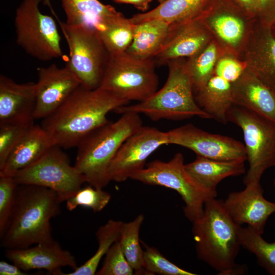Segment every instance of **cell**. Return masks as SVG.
<instances>
[{"instance_id":"cell-1","label":"cell","mask_w":275,"mask_h":275,"mask_svg":"<svg viewBox=\"0 0 275 275\" xmlns=\"http://www.w3.org/2000/svg\"><path fill=\"white\" fill-rule=\"evenodd\" d=\"M128 102L100 87L88 89L79 86L49 116L42 127L54 146L68 149L109 121L107 114Z\"/></svg>"},{"instance_id":"cell-2","label":"cell","mask_w":275,"mask_h":275,"mask_svg":"<svg viewBox=\"0 0 275 275\" xmlns=\"http://www.w3.org/2000/svg\"><path fill=\"white\" fill-rule=\"evenodd\" d=\"M62 202L46 187L18 185L14 206L1 236L6 249H20L53 240L50 220L60 212Z\"/></svg>"},{"instance_id":"cell-3","label":"cell","mask_w":275,"mask_h":275,"mask_svg":"<svg viewBox=\"0 0 275 275\" xmlns=\"http://www.w3.org/2000/svg\"><path fill=\"white\" fill-rule=\"evenodd\" d=\"M193 223L192 232L198 257L218 274H243L244 265L235 263L241 246L239 225L230 217L223 201H207L202 215Z\"/></svg>"},{"instance_id":"cell-4","label":"cell","mask_w":275,"mask_h":275,"mask_svg":"<svg viewBox=\"0 0 275 275\" xmlns=\"http://www.w3.org/2000/svg\"><path fill=\"white\" fill-rule=\"evenodd\" d=\"M143 126L140 114L127 112L87 135L77 145L74 166L86 182L103 188L110 182L108 170L125 141Z\"/></svg>"},{"instance_id":"cell-5","label":"cell","mask_w":275,"mask_h":275,"mask_svg":"<svg viewBox=\"0 0 275 275\" xmlns=\"http://www.w3.org/2000/svg\"><path fill=\"white\" fill-rule=\"evenodd\" d=\"M185 62V58L168 62V78L160 90L144 101L122 106L115 112L121 114L127 112L143 114L154 121L181 120L194 117L210 119L196 101Z\"/></svg>"},{"instance_id":"cell-6","label":"cell","mask_w":275,"mask_h":275,"mask_svg":"<svg viewBox=\"0 0 275 275\" xmlns=\"http://www.w3.org/2000/svg\"><path fill=\"white\" fill-rule=\"evenodd\" d=\"M130 179L175 190L184 203L185 216L191 222L202 215L205 203L217 196V191L205 188L187 172L181 153H177L168 161L155 160L148 163Z\"/></svg>"},{"instance_id":"cell-7","label":"cell","mask_w":275,"mask_h":275,"mask_svg":"<svg viewBox=\"0 0 275 275\" xmlns=\"http://www.w3.org/2000/svg\"><path fill=\"white\" fill-rule=\"evenodd\" d=\"M155 63L153 59H139L126 51L109 54L99 87L128 102L144 101L157 91Z\"/></svg>"},{"instance_id":"cell-8","label":"cell","mask_w":275,"mask_h":275,"mask_svg":"<svg viewBox=\"0 0 275 275\" xmlns=\"http://www.w3.org/2000/svg\"><path fill=\"white\" fill-rule=\"evenodd\" d=\"M228 122L241 128L249 169L243 183L260 181L264 172L275 165V123L245 108L233 105Z\"/></svg>"},{"instance_id":"cell-9","label":"cell","mask_w":275,"mask_h":275,"mask_svg":"<svg viewBox=\"0 0 275 275\" xmlns=\"http://www.w3.org/2000/svg\"><path fill=\"white\" fill-rule=\"evenodd\" d=\"M42 2L22 0L18 7L14 18L16 40L31 56L48 61L63 56L61 38L53 18L41 12Z\"/></svg>"},{"instance_id":"cell-10","label":"cell","mask_w":275,"mask_h":275,"mask_svg":"<svg viewBox=\"0 0 275 275\" xmlns=\"http://www.w3.org/2000/svg\"><path fill=\"white\" fill-rule=\"evenodd\" d=\"M196 17L208 30L224 54L238 58L246 45L256 19L233 0H208Z\"/></svg>"},{"instance_id":"cell-11","label":"cell","mask_w":275,"mask_h":275,"mask_svg":"<svg viewBox=\"0 0 275 275\" xmlns=\"http://www.w3.org/2000/svg\"><path fill=\"white\" fill-rule=\"evenodd\" d=\"M68 47L66 65L88 89L100 86L109 54L97 32L91 29L75 26L58 20Z\"/></svg>"},{"instance_id":"cell-12","label":"cell","mask_w":275,"mask_h":275,"mask_svg":"<svg viewBox=\"0 0 275 275\" xmlns=\"http://www.w3.org/2000/svg\"><path fill=\"white\" fill-rule=\"evenodd\" d=\"M18 185L48 188L56 192L61 201L73 197L86 182L61 148L53 146L38 161L17 172L13 177Z\"/></svg>"},{"instance_id":"cell-13","label":"cell","mask_w":275,"mask_h":275,"mask_svg":"<svg viewBox=\"0 0 275 275\" xmlns=\"http://www.w3.org/2000/svg\"><path fill=\"white\" fill-rule=\"evenodd\" d=\"M168 145L186 148L197 156L214 160H246L244 145L232 138L206 132L186 124L166 132Z\"/></svg>"},{"instance_id":"cell-14","label":"cell","mask_w":275,"mask_h":275,"mask_svg":"<svg viewBox=\"0 0 275 275\" xmlns=\"http://www.w3.org/2000/svg\"><path fill=\"white\" fill-rule=\"evenodd\" d=\"M168 145L166 132L142 126L122 144L108 170L110 180L121 182L145 167L148 158L159 147Z\"/></svg>"},{"instance_id":"cell-15","label":"cell","mask_w":275,"mask_h":275,"mask_svg":"<svg viewBox=\"0 0 275 275\" xmlns=\"http://www.w3.org/2000/svg\"><path fill=\"white\" fill-rule=\"evenodd\" d=\"M35 119H44L53 113L80 84L77 77L65 66L56 64L37 69Z\"/></svg>"},{"instance_id":"cell-16","label":"cell","mask_w":275,"mask_h":275,"mask_svg":"<svg viewBox=\"0 0 275 275\" xmlns=\"http://www.w3.org/2000/svg\"><path fill=\"white\" fill-rule=\"evenodd\" d=\"M245 185L242 190L230 193L223 201L224 206L237 225L245 224L262 235L268 217L275 213V203L264 198L260 181Z\"/></svg>"},{"instance_id":"cell-17","label":"cell","mask_w":275,"mask_h":275,"mask_svg":"<svg viewBox=\"0 0 275 275\" xmlns=\"http://www.w3.org/2000/svg\"><path fill=\"white\" fill-rule=\"evenodd\" d=\"M212 40L210 32L196 17L171 23L166 40L153 59L162 65L172 60L189 58Z\"/></svg>"},{"instance_id":"cell-18","label":"cell","mask_w":275,"mask_h":275,"mask_svg":"<svg viewBox=\"0 0 275 275\" xmlns=\"http://www.w3.org/2000/svg\"><path fill=\"white\" fill-rule=\"evenodd\" d=\"M239 59L248 70L275 92V36L270 26L256 19Z\"/></svg>"},{"instance_id":"cell-19","label":"cell","mask_w":275,"mask_h":275,"mask_svg":"<svg viewBox=\"0 0 275 275\" xmlns=\"http://www.w3.org/2000/svg\"><path fill=\"white\" fill-rule=\"evenodd\" d=\"M6 257L23 271L44 269L52 274L62 275L61 268L78 266L75 257L53 240L20 249H7Z\"/></svg>"},{"instance_id":"cell-20","label":"cell","mask_w":275,"mask_h":275,"mask_svg":"<svg viewBox=\"0 0 275 275\" xmlns=\"http://www.w3.org/2000/svg\"><path fill=\"white\" fill-rule=\"evenodd\" d=\"M36 83H17L0 76V123L35 120Z\"/></svg>"},{"instance_id":"cell-21","label":"cell","mask_w":275,"mask_h":275,"mask_svg":"<svg viewBox=\"0 0 275 275\" xmlns=\"http://www.w3.org/2000/svg\"><path fill=\"white\" fill-rule=\"evenodd\" d=\"M234 104L253 112L275 123V92L245 70L233 84Z\"/></svg>"},{"instance_id":"cell-22","label":"cell","mask_w":275,"mask_h":275,"mask_svg":"<svg viewBox=\"0 0 275 275\" xmlns=\"http://www.w3.org/2000/svg\"><path fill=\"white\" fill-rule=\"evenodd\" d=\"M53 145L49 136L40 125H34L9 154L0 176L13 177L19 171L40 159Z\"/></svg>"},{"instance_id":"cell-23","label":"cell","mask_w":275,"mask_h":275,"mask_svg":"<svg viewBox=\"0 0 275 275\" xmlns=\"http://www.w3.org/2000/svg\"><path fill=\"white\" fill-rule=\"evenodd\" d=\"M233 82L214 71L207 81L194 92L199 106L210 118L226 124L227 114L234 105Z\"/></svg>"},{"instance_id":"cell-24","label":"cell","mask_w":275,"mask_h":275,"mask_svg":"<svg viewBox=\"0 0 275 275\" xmlns=\"http://www.w3.org/2000/svg\"><path fill=\"white\" fill-rule=\"evenodd\" d=\"M245 161L214 160L197 156L192 162L185 164L187 172L200 184L217 191L218 184L231 176H238L245 172Z\"/></svg>"},{"instance_id":"cell-25","label":"cell","mask_w":275,"mask_h":275,"mask_svg":"<svg viewBox=\"0 0 275 275\" xmlns=\"http://www.w3.org/2000/svg\"><path fill=\"white\" fill-rule=\"evenodd\" d=\"M66 17V23L100 31L108 18L119 12L98 0H60Z\"/></svg>"},{"instance_id":"cell-26","label":"cell","mask_w":275,"mask_h":275,"mask_svg":"<svg viewBox=\"0 0 275 275\" xmlns=\"http://www.w3.org/2000/svg\"><path fill=\"white\" fill-rule=\"evenodd\" d=\"M170 26L158 19L134 24L133 39L125 51L139 59H153L162 47Z\"/></svg>"},{"instance_id":"cell-27","label":"cell","mask_w":275,"mask_h":275,"mask_svg":"<svg viewBox=\"0 0 275 275\" xmlns=\"http://www.w3.org/2000/svg\"><path fill=\"white\" fill-rule=\"evenodd\" d=\"M153 9L137 14L130 18L137 24L150 19H158L171 24L189 20L197 17L208 0H158Z\"/></svg>"},{"instance_id":"cell-28","label":"cell","mask_w":275,"mask_h":275,"mask_svg":"<svg viewBox=\"0 0 275 275\" xmlns=\"http://www.w3.org/2000/svg\"><path fill=\"white\" fill-rule=\"evenodd\" d=\"M134 24L120 12L108 19L97 34L109 54L125 51L132 42Z\"/></svg>"},{"instance_id":"cell-29","label":"cell","mask_w":275,"mask_h":275,"mask_svg":"<svg viewBox=\"0 0 275 275\" xmlns=\"http://www.w3.org/2000/svg\"><path fill=\"white\" fill-rule=\"evenodd\" d=\"M223 54L213 40L199 52L186 59L185 66L192 82L194 92L209 79L218 59Z\"/></svg>"},{"instance_id":"cell-30","label":"cell","mask_w":275,"mask_h":275,"mask_svg":"<svg viewBox=\"0 0 275 275\" xmlns=\"http://www.w3.org/2000/svg\"><path fill=\"white\" fill-rule=\"evenodd\" d=\"M122 223L120 221L109 219L100 226L96 233L98 246L95 254L73 271L68 273H63L62 275L95 274L102 258L105 256L112 245L119 240Z\"/></svg>"},{"instance_id":"cell-31","label":"cell","mask_w":275,"mask_h":275,"mask_svg":"<svg viewBox=\"0 0 275 275\" xmlns=\"http://www.w3.org/2000/svg\"><path fill=\"white\" fill-rule=\"evenodd\" d=\"M144 216L141 214L133 220L122 223L119 242L127 260L136 274L146 271L144 268V251L140 243L139 233Z\"/></svg>"},{"instance_id":"cell-32","label":"cell","mask_w":275,"mask_h":275,"mask_svg":"<svg viewBox=\"0 0 275 275\" xmlns=\"http://www.w3.org/2000/svg\"><path fill=\"white\" fill-rule=\"evenodd\" d=\"M241 246L254 254L259 264L270 274L275 275V241L268 242L250 226L239 228Z\"/></svg>"},{"instance_id":"cell-33","label":"cell","mask_w":275,"mask_h":275,"mask_svg":"<svg viewBox=\"0 0 275 275\" xmlns=\"http://www.w3.org/2000/svg\"><path fill=\"white\" fill-rule=\"evenodd\" d=\"M34 121L32 119L0 123V169L14 148L34 125Z\"/></svg>"},{"instance_id":"cell-34","label":"cell","mask_w":275,"mask_h":275,"mask_svg":"<svg viewBox=\"0 0 275 275\" xmlns=\"http://www.w3.org/2000/svg\"><path fill=\"white\" fill-rule=\"evenodd\" d=\"M111 195L103 188H97L91 185L80 188L71 198L67 200L66 208L72 211L78 206L91 209L94 212L102 211L108 204Z\"/></svg>"},{"instance_id":"cell-35","label":"cell","mask_w":275,"mask_h":275,"mask_svg":"<svg viewBox=\"0 0 275 275\" xmlns=\"http://www.w3.org/2000/svg\"><path fill=\"white\" fill-rule=\"evenodd\" d=\"M144 245L146 246V250L144 251V268L148 274H196L172 263L155 248L149 246L145 244Z\"/></svg>"},{"instance_id":"cell-36","label":"cell","mask_w":275,"mask_h":275,"mask_svg":"<svg viewBox=\"0 0 275 275\" xmlns=\"http://www.w3.org/2000/svg\"><path fill=\"white\" fill-rule=\"evenodd\" d=\"M134 271L127 260L119 240L115 242L105 256L104 261L97 275H132Z\"/></svg>"},{"instance_id":"cell-37","label":"cell","mask_w":275,"mask_h":275,"mask_svg":"<svg viewBox=\"0 0 275 275\" xmlns=\"http://www.w3.org/2000/svg\"><path fill=\"white\" fill-rule=\"evenodd\" d=\"M17 186L13 177L0 176V237L4 233L10 218Z\"/></svg>"},{"instance_id":"cell-38","label":"cell","mask_w":275,"mask_h":275,"mask_svg":"<svg viewBox=\"0 0 275 275\" xmlns=\"http://www.w3.org/2000/svg\"><path fill=\"white\" fill-rule=\"evenodd\" d=\"M256 19L269 26L274 23L275 0H259Z\"/></svg>"},{"instance_id":"cell-39","label":"cell","mask_w":275,"mask_h":275,"mask_svg":"<svg viewBox=\"0 0 275 275\" xmlns=\"http://www.w3.org/2000/svg\"><path fill=\"white\" fill-rule=\"evenodd\" d=\"M244 12L251 17L256 18L259 0H233Z\"/></svg>"},{"instance_id":"cell-40","label":"cell","mask_w":275,"mask_h":275,"mask_svg":"<svg viewBox=\"0 0 275 275\" xmlns=\"http://www.w3.org/2000/svg\"><path fill=\"white\" fill-rule=\"evenodd\" d=\"M26 273L18 266L4 261H0L1 275H25Z\"/></svg>"},{"instance_id":"cell-41","label":"cell","mask_w":275,"mask_h":275,"mask_svg":"<svg viewBox=\"0 0 275 275\" xmlns=\"http://www.w3.org/2000/svg\"><path fill=\"white\" fill-rule=\"evenodd\" d=\"M152 0H114L118 4H126L133 5L140 11L145 12L149 8V4Z\"/></svg>"},{"instance_id":"cell-42","label":"cell","mask_w":275,"mask_h":275,"mask_svg":"<svg viewBox=\"0 0 275 275\" xmlns=\"http://www.w3.org/2000/svg\"><path fill=\"white\" fill-rule=\"evenodd\" d=\"M43 3L44 4V5H45L46 6L49 8V9H50L51 12L52 13L53 16L56 15V12H54L52 8V5L51 4L50 0H43Z\"/></svg>"},{"instance_id":"cell-43","label":"cell","mask_w":275,"mask_h":275,"mask_svg":"<svg viewBox=\"0 0 275 275\" xmlns=\"http://www.w3.org/2000/svg\"><path fill=\"white\" fill-rule=\"evenodd\" d=\"M270 28L272 34L275 36V23L270 26Z\"/></svg>"},{"instance_id":"cell-44","label":"cell","mask_w":275,"mask_h":275,"mask_svg":"<svg viewBox=\"0 0 275 275\" xmlns=\"http://www.w3.org/2000/svg\"><path fill=\"white\" fill-rule=\"evenodd\" d=\"M273 186H274V190H275V178L273 179Z\"/></svg>"},{"instance_id":"cell-45","label":"cell","mask_w":275,"mask_h":275,"mask_svg":"<svg viewBox=\"0 0 275 275\" xmlns=\"http://www.w3.org/2000/svg\"><path fill=\"white\" fill-rule=\"evenodd\" d=\"M274 167H275V165H274Z\"/></svg>"}]
</instances>
